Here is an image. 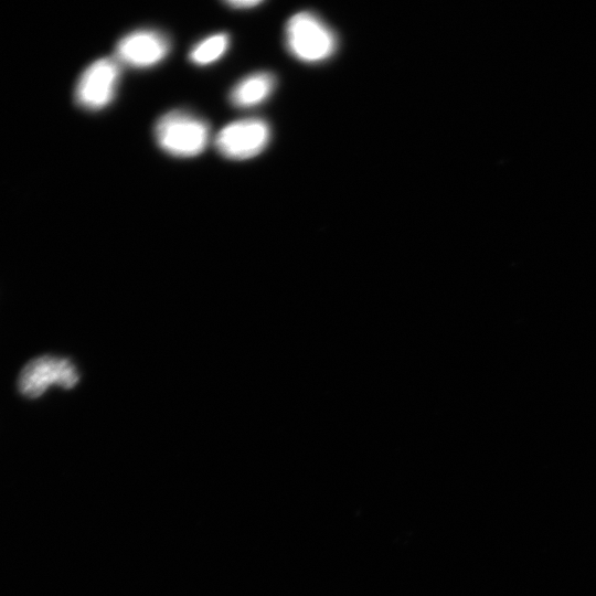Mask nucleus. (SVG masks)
<instances>
[{"label": "nucleus", "mask_w": 596, "mask_h": 596, "mask_svg": "<svg viewBox=\"0 0 596 596\" xmlns=\"http://www.w3.org/2000/svg\"><path fill=\"white\" fill-rule=\"evenodd\" d=\"M78 381L79 373L71 360L42 355L24 365L18 379V387L25 397L36 398L53 385L73 389Z\"/></svg>", "instance_id": "obj_3"}, {"label": "nucleus", "mask_w": 596, "mask_h": 596, "mask_svg": "<svg viewBox=\"0 0 596 596\" xmlns=\"http://www.w3.org/2000/svg\"><path fill=\"white\" fill-rule=\"evenodd\" d=\"M155 136L160 148L167 153L190 158L205 149L210 127L204 119L188 111L172 110L159 118Z\"/></svg>", "instance_id": "obj_1"}, {"label": "nucleus", "mask_w": 596, "mask_h": 596, "mask_svg": "<svg viewBox=\"0 0 596 596\" xmlns=\"http://www.w3.org/2000/svg\"><path fill=\"white\" fill-rule=\"evenodd\" d=\"M170 50L169 39L150 29L136 30L116 45V60L131 67H150L162 61Z\"/></svg>", "instance_id": "obj_6"}, {"label": "nucleus", "mask_w": 596, "mask_h": 596, "mask_svg": "<svg viewBox=\"0 0 596 596\" xmlns=\"http://www.w3.org/2000/svg\"><path fill=\"white\" fill-rule=\"evenodd\" d=\"M270 128L260 118H245L223 127L215 139L219 152L232 160H245L259 155L268 145Z\"/></svg>", "instance_id": "obj_4"}, {"label": "nucleus", "mask_w": 596, "mask_h": 596, "mask_svg": "<svg viewBox=\"0 0 596 596\" xmlns=\"http://www.w3.org/2000/svg\"><path fill=\"white\" fill-rule=\"evenodd\" d=\"M275 77L268 72L253 73L237 82L230 92L232 105L254 107L265 102L275 88Z\"/></svg>", "instance_id": "obj_7"}, {"label": "nucleus", "mask_w": 596, "mask_h": 596, "mask_svg": "<svg viewBox=\"0 0 596 596\" xmlns=\"http://www.w3.org/2000/svg\"><path fill=\"white\" fill-rule=\"evenodd\" d=\"M262 1L258 0H238V1H228L227 6L235 9H248L260 4Z\"/></svg>", "instance_id": "obj_9"}, {"label": "nucleus", "mask_w": 596, "mask_h": 596, "mask_svg": "<svg viewBox=\"0 0 596 596\" xmlns=\"http://www.w3.org/2000/svg\"><path fill=\"white\" fill-rule=\"evenodd\" d=\"M230 45L228 34L215 33L196 43L189 53V58L196 65H209L220 60Z\"/></svg>", "instance_id": "obj_8"}, {"label": "nucleus", "mask_w": 596, "mask_h": 596, "mask_svg": "<svg viewBox=\"0 0 596 596\" xmlns=\"http://www.w3.org/2000/svg\"><path fill=\"white\" fill-rule=\"evenodd\" d=\"M286 44L296 58L316 63L329 58L334 53L337 38L317 15L302 11L288 20Z\"/></svg>", "instance_id": "obj_2"}, {"label": "nucleus", "mask_w": 596, "mask_h": 596, "mask_svg": "<svg viewBox=\"0 0 596 596\" xmlns=\"http://www.w3.org/2000/svg\"><path fill=\"white\" fill-rule=\"evenodd\" d=\"M119 75L120 68L116 58L96 60L84 70L76 83V103L88 110L106 107L115 96Z\"/></svg>", "instance_id": "obj_5"}]
</instances>
